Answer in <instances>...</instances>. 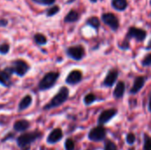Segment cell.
I'll list each match as a JSON object with an SVG mask.
<instances>
[{
	"label": "cell",
	"instance_id": "25",
	"mask_svg": "<svg viewBox=\"0 0 151 150\" xmlns=\"http://www.w3.org/2000/svg\"><path fill=\"white\" fill-rule=\"evenodd\" d=\"M104 150H118V149H117V146L114 144V142H112L111 141H108L105 143Z\"/></svg>",
	"mask_w": 151,
	"mask_h": 150
},
{
	"label": "cell",
	"instance_id": "34",
	"mask_svg": "<svg viewBox=\"0 0 151 150\" xmlns=\"http://www.w3.org/2000/svg\"><path fill=\"white\" fill-rule=\"evenodd\" d=\"M91 1H92V2H96V0H91Z\"/></svg>",
	"mask_w": 151,
	"mask_h": 150
},
{
	"label": "cell",
	"instance_id": "3",
	"mask_svg": "<svg viewBox=\"0 0 151 150\" xmlns=\"http://www.w3.org/2000/svg\"><path fill=\"white\" fill-rule=\"evenodd\" d=\"M59 78V72H47L38 83V89L40 91H45L51 88Z\"/></svg>",
	"mask_w": 151,
	"mask_h": 150
},
{
	"label": "cell",
	"instance_id": "9",
	"mask_svg": "<svg viewBox=\"0 0 151 150\" xmlns=\"http://www.w3.org/2000/svg\"><path fill=\"white\" fill-rule=\"evenodd\" d=\"M82 80V73L79 70H73L66 77L65 82L69 85H75L81 82Z\"/></svg>",
	"mask_w": 151,
	"mask_h": 150
},
{
	"label": "cell",
	"instance_id": "17",
	"mask_svg": "<svg viewBox=\"0 0 151 150\" xmlns=\"http://www.w3.org/2000/svg\"><path fill=\"white\" fill-rule=\"evenodd\" d=\"M125 89H126L125 83L123 81H119L117 84V86H116V88L114 89V93H113L114 97L117 98V99H119V98L123 97L124 93H125Z\"/></svg>",
	"mask_w": 151,
	"mask_h": 150
},
{
	"label": "cell",
	"instance_id": "1",
	"mask_svg": "<svg viewBox=\"0 0 151 150\" xmlns=\"http://www.w3.org/2000/svg\"><path fill=\"white\" fill-rule=\"evenodd\" d=\"M41 136H42V133L38 131L26 133L17 138L16 143L20 150H29L31 144L35 142L36 140H38L39 138H41Z\"/></svg>",
	"mask_w": 151,
	"mask_h": 150
},
{
	"label": "cell",
	"instance_id": "28",
	"mask_svg": "<svg viewBox=\"0 0 151 150\" xmlns=\"http://www.w3.org/2000/svg\"><path fill=\"white\" fill-rule=\"evenodd\" d=\"M143 150H151V138L146 137L145 142H144Z\"/></svg>",
	"mask_w": 151,
	"mask_h": 150
},
{
	"label": "cell",
	"instance_id": "13",
	"mask_svg": "<svg viewBox=\"0 0 151 150\" xmlns=\"http://www.w3.org/2000/svg\"><path fill=\"white\" fill-rule=\"evenodd\" d=\"M118 75H119V72L117 70L110 71L104 80V85L106 87H112L118 78Z\"/></svg>",
	"mask_w": 151,
	"mask_h": 150
},
{
	"label": "cell",
	"instance_id": "18",
	"mask_svg": "<svg viewBox=\"0 0 151 150\" xmlns=\"http://www.w3.org/2000/svg\"><path fill=\"white\" fill-rule=\"evenodd\" d=\"M112 6L119 11H123L127 6V0H113L112 1Z\"/></svg>",
	"mask_w": 151,
	"mask_h": 150
},
{
	"label": "cell",
	"instance_id": "5",
	"mask_svg": "<svg viewBox=\"0 0 151 150\" xmlns=\"http://www.w3.org/2000/svg\"><path fill=\"white\" fill-rule=\"evenodd\" d=\"M106 130L104 126H96L94 127L88 133V139L93 141H100L105 138Z\"/></svg>",
	"mask_w": 151,
	"mask_h": 150
},
{
	"label": "cell",
	"instance_id": "30",
	"mask_svg": "<svg viewBox=\"0 0 151 150\" xmlns=\"http://www.w3.org/2000/svg\"><path fill=\"white\" fill-rule=\"evenodd\" d=\"M142 65L145 66L151 65V54H149L148 56L145 57V58L142 60Z\"/></svg>",
	"mask_w": 151,
	"mask_h": 150
},
{
	"label": "cell",
	"instance_id": "32",
	"mask_svg": "<svg viewBox=\"0 0 151 150\" xmlns=\"http://www.w3.org/2000/svg\"><path fill=\"white\" fill-rule=\"evenodd\" d=\"M7 25V20L0 19V27H5Z\"/></svg>",
	"mask_w": 151,
	"mask_h": 150
},
{
	"label": "cell",
	"instance_id": "24",
	"mask_svg": "<svg viewBox=\"0 0 151 150\" xmlns=\"http://www.w3.org/2000/svg\"><path fill=\"white\" fill-rule=\"evenodd\" d=\"M10 50V45L8 43H3L0 45V54L5 55Z\"/></svg>",
	"mask_w": 151,
	"mask_h": 150
},
{
	"label": "cell",
	"instance_id": "33",
	"mask_svg": "<svg viewBox=\"0 0 151 150\" xmlns=\"http://www.w3.org/2000/svg\"><path fill=\"white\" fill-rule=\"evenodd\" d=\"M149 110H150V111H151V94L150 96V102H149Z\"/></svg>",
	"mask_w": 151,
	"mask_h": 150
},
{
	"label": "cell",
	"instance_id": "29",
	"mask_svg": "<svg viewBox=\"0 0 151 150\" xmlns=\"http://www.w3.org/2000/svg\"><path fill=\"white\" fill-rule=\"evenodd\" d=\"M37 4H44V5H49V4H52L55 0H33Z\"/></svg>",
	"mask_w": 151,
	"mask_h": 150
},
{
	"label": "cell",
	"instance_id": "11",
	"mask_svg": "<svg viewBox=\"0 0 151 150\" xmlns=\"http://www.w3.org/2000/svg\"><path fill=\"white\" fill-rule=\"evenodd\" d=\"M128 38H135L137 41H143L146 38V32L142 29L136 28V27H131L128 30L127 33Z\"/></svg>",
	"mask_w": 151,
	"mask_h": 150
},
{
	"label": "cell",
	"instance_id": "22",
	"mask_svg": "<svg viewBox=\"0 0 151 150\" xmlns=\"http://www.w3.org/2000/svg\"><path fill=\"white\" fill-rule=\"evenodd\" d=\"M95 100H96V96H95L94 94H88V95H87L84 97V103H85V104H87V105L91 104L92 103L95 102Z\"/></svg>",
	"mask_w": 151,
	"mask_h": 150
},
{
	"label": "cell",
	"instance_id": "7",
	"mask_svg": "<svg viewBox=\"0 0 151 150\" xmlns=\"http://www.w3.org/2000/svg\"><path fill=\"white\" fill-rule=\"evenodd\" d=\"M13 74V72L11 66L4 68V70H0V84L4 87L9 88L12 85L11 77Z\"/></svg>",
	"mask_w": 151,
	"mask_h": 150
},
{
	"label": "cell",
	"instance_id": "15",
	"mask_svg": "<svg viewBox=\"0 0 151 150\" xmlns=\"http://www.w3.org/2000/svg\"><path fill=\"white\" fill-rule=\"evenodd\" d=\"M33 103V98L31 95H25L19 102V105H18V111H23L25 110H27Z\"/></svg>",
	"mask_w": 151,
	"mask_h": 150
},
{
	"label": "cell",
	"instance_id": "27",
	"mask_svg": "<svg viewBox=\"0 0 151 150\" xmlns=\"http://www.w3.org/2000/svg\"><path fill=\"white\" fill-rule=\"evenodd\" d=\"M134 141H135V136H134V134L132 133H128L127 136V142L128 144L132 145V144L134 143Z\"/></svg>",
	"mask_w": 151,
	"mask_h": 150
},
{
	"label": "cell",
	"instance_id": "12",
	"mask_svg": "<svg viewBox=\"0 0 151 150\" xmlns=\"http://www.w3.org/2000/svg\"><path fill=\"white\" fill-rule=\"evenodd\" d=\"M62 138H63L62 130L60 128H56L50 133L46 141H47V143H49V144H55V143L58 142L59 141H61Z\"/></svg>",
	"mask_w": 151,
	"mask_h": 150
},
{
	"label": "cell",
	"instance_id": "20",
	"mask_svg": "<svg viewBox=\"0 0 151 150\" xmlns=\"http://www.w3.org/2000/svg\"><path fill=\"white\" fill-rule=\"evenodd\" d=\"M34 40L39 45H44L47 42V38L45 37V35L42 34H35L34 36Z\"/></svg>",
	"mask_w": 151,
	"mask_h": 150
},
{
	"label": "cell",
	"instance_id": "19",
	"mask_svg": "<svg viewBox=\"0 0 151 150\" xmlns=\"http://www.w3.org/2000/svg\"><path fill=\"white\" fill-rule=\"evenodd\" d=\"M79 18V14L77 11H71L65 18V22H74L78 19Z\"/></svg>",
	"mask_w": 151,
	"mask_h": 150
},
{
	"label": "cell",
	"instance_id": "26",
	"mask_svg": "<svg viewBox=\"0 0 151 150\" xmlns=\"http://www.w3.org/2000/svg\"><path fill=\"white\" fill-rule=\"evenodd\" d=\"M58 11H59V7H58V6H57V5L52 6L50 9H49V10L47 11V15H48V16H53V15H55L56 13H58Z\"/></svg>",
	"mask_w": 151,
	"mask_h": 150
},
{
	"label": "cell",
	"instance_id": "31",
	"mask_svg": "<svg viewBox=\"0 0 151 150\" xmlns=\"http://www.w3.org/2000/svg\"><path fill=\"white\" fill-rule=\"evenodd\" d=\"M12 137H14V134H12V133H9L8 134V136H5L3 140H2V141L4 142V141H7V140H9L10 138H12Z\"/></svg>",
	"mask_w": 151,
	"mask_h": 150
},
{
	"label": "cell",
	"instance_id": "21",
	"mask_svg": "<svg viewBox=\"0 0 151 150\" xmlns=\"http://www.w3.org/2000/svg\"><path fill=\"white\" fill-rule=\"evenodd\" d=\"M87 23L88 25H90L91 27H95V28H98L99 26H100V21H99V19L96 17H91L90 19H88Z\"/></svg>",
	"mask_w": 151,
	"mask_h": 150
},
{
	"label": "cell",
	"instance_id": "10",
	"mask_svg": "<svg viewBox=\"0 0 151 150\" xmlns=\"http://www.w3.org/2000/svg\"><path fill=\"white\" fill-rule=\"evenodd\" d=\"M117 114V110L115 109H110V110H106L104 111H103L99 118H98V123L100 125H104L106 124L107 122H109L113 117H115Z\"/></svg>",
	"mask_w": 151,
	"mask_h": 150
},
{
	"label": "cell",
	"instance_id": "16",
	"mask_svg": "<svg viewBox=\"0 0 151 150\" xmlns=\"http://www.w3.org/2000/svg\"><path fill=\"white\" fill-rule=\"evenodd\" d=\"M145 84V78L144 77H137L134 80L133 88H131V93L132 94H136L138 93L144 86Z\"/></svg>",
	"mask_w": 151,
	"mask_h": 150
},
{
	"label": "cell",
	"instance_id": "6",
	"mask_svg": "<svg viewBox=\"0 0 151 150\" xmlns=\"http://www.w3.org/2000/svg\"><path fill=\"white\" fill-rule=\"evenodd\" d=\"M66 53L69 57L73 58V60L78 61L83 58L85 55V50L82 46L78 45V46H73V47L68 48L66 50Z\"/></svg>",
	"mask_w": 151,
	"mask_h": 150
},
{
	"label": "cell",
	"instance_id": "2",
	"mask_svg": "<svg viewBox=\"0 0 151 150\" xmlns=\"http://www.w3.org/2000/svg\"><path fill=\"white\" fill-rule=\"evenodd\" d=\"M69 96V90L66 87H63L61 88L58 94L43 107L44 111H49L51 109H55L59 107L60 105H62L64 103L66 102V100L68 99Z\"/></svg>",
	"mask_w": 151,
	"mask_h": 150
},
{
	"label": "cell",
	"instance_id": "23",
	"mask_svg": "<svg viewBox=\"0 0 151 150\" xmlns=\"http://www.w3.org/2000/svg\"><path fill=\"white\" fill-rule=\"evenodd\" d=\"M74 147H75V144L72 139H67L65 141V150H74Z\"/></svg>",
	"mask_w": 151,
	"mask_h": 150
},
{
	"label": "cell",
	"instance_id": "14",
	"mask_svg": "<svg viewBox=\"0 0 151 150\" xmlns=\"http://www.w3.org/2000/svg\"><path fill=\"white\" fill-rule=\"evenodd\" d=\"M30 127V122L26 119L17 120L13 124V129L16 132H25Z\"/></svg>",
	"mask_w": 151,
	"mask_h": 150
},
{
	"label": "cell",
	"instance_id": "8",
	"mask_svg": "<svg viewBox=\"0 0 151 150\" xmlns=\"http://www.w3.org/2000/svg\"><path fill=\"white\" fill-rule=\"evenodd\" d=\"M102 19L104 22L108 25L112 30H117L119 28V20L112 13H104Z\"/></svg>",
	"mask_w": 151,
	"mask_h": 150
},
{
	"label": "cell",
	"instance_id": "4",
	"mask_svg": "<svg viewBox=\"0 0 151 150\" xmlns=\"http://www.w3.org/2000/svg\"><path fill=\"white\" fill-rule=\"evenodd\" d=\"M11 68L13 72V74H16L19 77H24L28 72L30 66L26 61L22 59H17L12 63Z\"/></svg>",
	"mask_w": 151,
	"mask_h": 150
},
{
	"label": "cell",
	"instance_id": "35",
	"mask_svg": "<svg viewBox=\"0 0 151 150\" xmlns=\"http://www.w3.org/2000/svg\"><path fill=\"white\" fill-rule=\"evenodd\" d=\"M150 4H151V1H150Z\"/></svg>",
	"mask_w": 151,
	"mask_h": 150
}]
</instances>
